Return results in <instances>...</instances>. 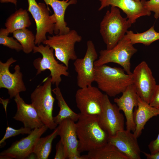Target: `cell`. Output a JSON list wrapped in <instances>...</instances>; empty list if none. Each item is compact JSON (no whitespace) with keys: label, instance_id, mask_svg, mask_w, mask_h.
Wrapping results in <instances>:
<instances>
[{"label":"cell","instance_id":"ba28073f","mask_svg":"<svg viewBox=\"0 0 159 159\" xmlns=\"http://www.w3.org/2000/svg\"><path fill=\"white\" fill-rule=\"evenodd\" d=\"M28 11L31 14L36 26L35 44H41L47 39L46 35L54 33L56 18L54 14L50 15V10L46 4L36 0H27Z\"/></svg>","mask_w":159,"mask_h":159},{"label":"cell","instance_id":"2e32d148","mask_svg":"<svg viewBox=\"0 0 159 159\" xmlns=\"http://www.w3.org/2000/svg\"><path fill=\"white\" fill-rule=\"evenodd\" d=\"M100 6L98 9L101 11L109 6L117 7L121 9L126 15V17L132 24L140 17L149 16L151 12L145 5L146 0H99Z\"/></svg>","mask_w":159,"mask_h":159},{"label":"cell","instance_id":"d6986e66","mask_svg":"<svg viewBox=\"0 0 159 159\" xmlns=\"http://www.w3.org/2000/svg\"><path fill=\"white\" fill-rule=\"evenodd\" d=\"M14 100L17 109L13 117L14 119L21 122L24 127L31 130L41 127L44 125L32 104L26 103L20 97L19 93L15 96Z\"/></svg>","mask_w":159,"mask_h":159},{"label":"cell","instance_id":"f546056e","mask_svg":"<svg viewBox=\"0 0 159 159\" xmlns=\"http://www.w3.org/2000/svg\"><path fill=\"white\" fill-rule=\"evenodd\" d=\"M145 5L148 10L154 13V17L155 19L159 17V0L146 1Z\"/></svg>","mask_w":159,"mask_h":159},{"label":"cell","instance_id":"6da1fadb","mask_svg":"<svg viewBox=\"0 0 159 159\" xmlns=\"http://www.w3.org/2000/svg\"><path fill=\"white\" fill-rule=\"evenodd\" d=\"M79 114L76 123L79 152H89L106 144L109 136L100 125L98 116Z\"/></svg>","mask_w":159,"mask_h":159},{"label":"cell","instance_id":"1f68e13d","mask_svg":"<svg viewBox=\"0 0 159 159\" xmlns=\"http://www.w3.org/2000/svg\"><path fill=\"white\" fill-rule=\"evenodd\" d=\"M56 153L54 159H66L63 145L60 140L56 145Z\"/></svg>","mask_w":159,"mask_h":159},{"label":"cell","instance_id":"f1b7e54d","mask_svg":"<svg viewBox=\"0 0 159 159\" xmlns=\"http://www.w3.org/2000/svg\"><path fill=\"white\" fill-rule=\"evenodd\" d=\"M31 129L29 128L21 127L19 129H15L8 126L6 128L5 133L2 139L0 141V145L1 146L4 144L5 141L7 139L14 137L20 134H29L31 132Z\"/></svg>","mask_w":159,"mask_h":159},{"label":"cell","instance_id":"d590c367","mask_svg":"<svg viewBox=\"0 0 159 159\" xmlns=\"http://www.w3.org/2000/svg\"><path fill=\"white\" fill-rule=\"evenodd\" d=\"M0 2L1 3H11L14 4L16 6L17 0H0Z\"/></svg>","mask_w":159,"mask_h":159},{"label":"cell","instance_id":"e0dca14e","mask_svg":"<svg viewBox=\"0 0 159 159\" xmlns=\"http://www.w3.org/2000/svg\"><path fill=\"white\" fill-rule=\"evenodd\" d=\"M137 138L133 133L124 129L109 137L108 143L115 146L128 159H140L141 151Z\"/></svg>","mask_w":159,"mask_h":159},{"label":"cell","instance_id":"d6a6232c","mask_svg":"<svg viewBox=\"0 0 159 159\" xmlns=\"http://www.w3.org/2000/svg\"><path fill=\"white\" fill-rule=\"evenodd\" d=\"M148 147L150 153L159 151V132L156 139L149 144Z\"/></svg>","mask_w":159,"mask_h":159},{"label":"cell","instance_id":"44dd1931","mask_svg":"<svg viewBox=\"0 0 159 159\" xmlns=\"http://www.w3.org/2000/svg\"><path fill=\"white\" fill-rule=\"evenodd\" d=\"M48 6H50L53 10L56 17L54 33L55 34L67 33L70 31L67 26L64 19L66 10L70 5L76 4L77 0H43Z\"/></svg>","mask_w":159,"mask_h":159},{"label":"cell","instance_id":"8d00e7d4","mask_svg":"<svg viewBox=\"0 0 159 159\" xmlns=\"http://www.w3.org/2000/svg\"><path fill=\"white\" fill-rule=\"evenodd\" d=\"M137 0V1H140V0Z\"/></svg>","mask_w":159,"mask_h":159},{"label":"cell","instance_id":"74e56055","mask_svg":"<svg viewBox=\"0 0 159 159\" xmlns=\"http://www.w3.org/2000/svg\"></svg>","mask_w":159,"mask_h":159},{"label":"cell","instance_id":"4dcf8cb0","mask_svg":"<svg viewBox=\"0 0 159 159\" xmlns=\"http://www.w3.org/2000/svg\"><path fill=\"white\" fill-rule=\"evenodd\" d=\"M149 104L153 107L159 109V84L157 85Z\"/></svg>","mask_w":159,"mask_h":159},{"label":"cell","instance_id":"4fadbf2b","mask_svg":"<svg viewBox=\"0 0 159 159\" xmlns=\"http://www.w3.org/2000/svg\"><path fill=\"white\" fill-rule=\"evenodd\" d=\"M16 61V60L12 57L5 62L0 61V88L7 90L10 99L26 90L19 65L17 64L15 66L14 73H11L9 71L10 66Z\"/></svg>","mask_w":159,"mask_h":159},{"label":"cell","instance_id":"e575fe53","mask_svg":"<svg viewBox=\"0 0 159 159\" xmlns=\"http://www.w3.org/2000/svg\"><path fill=\"white\" fill-rule=\"evenodd\" d=\"M9 99H3L0 98V103L3 104V107L5 110L6 115H7L6 108L7 105L9 103Z\"/></svg>","mask_w":159,"mask_h":159},{"label":"cell","instance_id":"7a4b0ae2","mask_svg":"<svg viewBox=\"0 0 159 159\" xmlns=\"http://www.w3.org/2000/svg\"><path fill=\"white\" fill-rule=\"evenodd\" d=\"M125 72L123 68L106 64L95 66L94 82L100 90L108 96L115 97L133 84L132 74Z\"/></svg>","mask_w":159,"mask_h":159},{"label":"cell","instance_id":"4316f807","mask_svg":"<svg viewBox=\"0 0 159 159\" xmlns=\"http://www.w3.org/2000/svg\"><path fill=\"white\" fill-rule=\"evenodd\" d=\"M13 37L20 43L22 51L26 54L33 51L35 46V35L27 28L18 29L13 33Z\"/></svg>","mask_w":159,"mask_h":159},{"label":"cell","instance_id":"277c9868","mask_svg":"<svg viewBox=\"0 0 159 159\" xmlns=\"http://www.w3.org/2000/svg\"><path fill=\"white\" fill-rule=\"evenodd\" d=\"M42 82L43 84L38 85L31 93V104L44 125L51 130H54L57 125L52 116L55 99L52 93L51 77L45 78Z\"/></svg>","mask_w":159,"mask_h":159},{"label":"cell","instance_id":"52a82bcc","mask_svg":"<svg viewBox=\"0 0 159 159\" xmlns=\"http://www.w3.org/2000/svg\"><path fill=\"white\" fill-rule=\"evenodd\" d=\"M137 49L124 37L112 48L102 50L98 59L95 62V66L113 63L120 65L127 74H131L130 59Z\"/></svg>","mask_w":159,"mask_h":159},{"label":"cell","instance_id":"603a6c76","mask_svg":"<svg viewBox=\"0 0 159 159\" xmlns=\"http://www.w3.org/2000/svg\"><path fill=\"white\" fill-rule=\"evenodd\" d=\"M84 159H128L113 145L107 143L98 148L82 155Z\"/></svg>","mask_w":159,"mask_h":159},{"label":"cell","instance_id":"ac0fdd59","mask_svg":"<svg viewBox=\"0 0 159 159\" xmlns=\"http://www.w3.org/2000/svg\"><path fill=\"white\" fill-rule=\"evenodd\" d=\"M119 97L115 98L114 102L120 110L123 112L126 118V130L133 132L135 129L133 119V109L138 106V96L133 84L129 86Z\"/></svg>","mask_w":159,"mask_h":159},{"label":"cell","instance_id":"cb8c5ba5","mask_svg":"<svg viewBox=\"0 0 159 159\" xmlns=\"http://www.w3.org/2000/svg\"><path fill=\"white\" fill-rule=\"evenodd\" d=\"M57 101V104L59 108L58 114L53 117L54 122L58 125L66 119H70L74 122L77 121L80 114L73 111L68 106L65 100L60 89L59 87H56L52 90Z\"/></svg>","mask_w":159,"mask_h":159},{"label":"cell","instance_id":"8fae6325","mask_svg":"<svg viewBox=\"0 0 159 159\" xmlns=\"http://www.w3.org/2000/svg\"><path fill=\"white\" fill-rule=\"evenodd\" d=\"M97 116L100 125L109 137L124 129L123 115L116 104L111 102L109 96L106 94H104L103 98L101 112Z\"/></svg>","mask_w":159,"mask_h":159},{"label":"cell","instance_id":"d4e9b609","mask_svg":"<svg viewBox=\"0 0 159 159\" xmlns=\"http://www.w3.org/2000/svg\"><path fill=\"white\" fill-rule=\"evenodd\" d=\"M58 135V128L57 127L50 134L38 139L33 151L37 159L48 158L51 151L52 142Z\"/></svg>","mask_w":159,"mask_h":159},{"label":"cell","instance_id":"7402d4cb","mask_svg":"<svg viewBox=\"0 0 159 159\" xmlns=\"http://www.w3.org/2000/svg\"><path fill=\"white\" fill-rule=\"evenodd\" d=\"M31 24L28 11L20 8L8 17L5 26L9 34L18 29L29 27Z\"/></svg>","mask_w":159,"mask_h":159},{"label":"cell","instance_id":"484cf974","mask_svg":"<svg viewBox=\"0 0 159 159\" xmlns=\"http://www.w3.org/2000/svg\"><path fill=\"white\" fill-rule=\"evenodd\" d=\"M124 37L133 45L140 43L149 46L159 40V32L155 30L153 26L146 31L141 33L135 34L132 31H127Z\"/></svg>","mask_w":159,"mask_h":159},{"label":"cell","instance_id":"836d02e7","mask_svg":"<svg viewBox=\"0 0 159 159\" xmlns=\"http://www.w3.org/2000/svg\"><path fill=\"white\" fill-rule=\"evenodd\" d=\"M142 153L147 159H159V151L150 153L144 152Z\"/></svg>","mask_w":159,"mask_h":159},{"label":"cell","instance_id":"ffe728a7","mask_svg":"<svg viewBox=\"0 0 159 159\" xmlns=\"http://www.w3.org/2000/svg\"><path fill=\"white\" fill-rule=\"evenodd\" d=\"M159 115V109L153 107L138 96V106L133 112L135 129L133 132L138 138L141 135L146 122L153 117Z\"/></svg>","mask_w":159,"mask_h":159},{"label":"cell","instance_id":"9a60e30c","mask_svg":"<svg viewBox=\"0 0 159 159\" xmlns=\"http://www.w3.org/2000/svg\"><path fill=\"white\" fill-rule=\"evenodd\" d=\"M58 134L64 148L66 159H83L78 150V140L75 122L66 119L58 125Z\"/></svg>","mask_w":159,"mask_h":159},{"label":"cell","instance_id":"30bf717a","mask_svg":"<svg viewBox=\"0 0 159 159\" xmlns=\"http://www.w3.org/2000/svg\"><path fill=\"white\" fill-rule=\"evenodd\" d=\"M48 129L45 125L35 128L26 137L14 142L11 146L0 153V159H24L33 153L35 144L38 139Z\"/></svg>","mask_w":159,"mask_h":159},{"label":"cell","instance_id":"5b68a950","mask_svg":"<svg viewBox=\"0 0 159 159\" xmlns=\"http://www.w3.org/2000/svg\"><path fill=\"white\" fill-rule=\"evenodd\" d=\"M82 39V37L73 29L66 34L48 36L42 43L52 48L57 59L68 67L69 61L77 58L75 45Z\"/></svg>","mask_w":159,"mask_h":159},{"label":"cell","instance_id":"f35d334b","mask_svg":"<svg viewBox=\"0 0 159 159\" xmlns=\"http://www.w3.org/2000/svg\"></svg>","mask_w":159,"mask_h":159},{"label":"cell","instance_id":"9c48e42d","mask_svg":"<svg viewBox=\"0 0 159 159\" xmlns=\"http://www.w3.org/2000/svg\"><path fill=\"white\" fill-rule=\"evenodd\" d=\"M87 49L83 58H77L73 63L77 73V83L80 88L92 85L95 77V62L98 55L95 45L91 40L87 42Z\"/></svg>","mask_w":159,"mask_h":159},{"label":"cell","instance_id":"5bb4252c","mask_svg":"<svg viewBox=\"0 0 159 159\" xmlns=\"http://www.w3.org/2000/svg\"><path fill=\"white\" fill-rule=\"evenodd\" d=\"M132 75L133 84L138 95L149 104L157 85L151 70L146 62L143 61L138 65Z\"/></svg>","mask_w":159,"mask_h":159},{"label":"cell","instance_id":"83f0119b","mask_svg":"<svg viewBox=\"0 0 159 159\" xmlns=\"http://www.w3.org/2000/svg\"><path fill=\"white\" fill-rule=\"evenodd\" d=\"M9 33L6 29L1 28L0 30V44L17 52L22 50V47L16 39L13 37L8 36Z\"/></svg>","mask_w":159,"mask_h":159},{"label":"cell","instance_id":"3957f363","mask_svg":"<svg viewBox=\"0 0 159 159\" xmlns=\"http://www.w3.org/2000/svg\"><path fill=\"white\" fill-rule=\"evenodd\" d=\"M132 24L121 15L120 9L111 6L100 23V32L107 49L112 48L124 37Z\"/></svg>","mask_w":159,"mask_h":159},{"label":"cell","instance_id":"7c38bea8","mask_svg":"<svg viewBox=\"0 0 159 159\" xmlns=\"http://www.w3.org/2000/svg\"><path fill=\"white\" fill-rule=\"evenodd\" d=\"M104 94L97 87L92 85L80 88L76 91L75 98L80 113L88 115H99L102 110Z\"/></svg>","mask_w":159,"mask_h":159},{"label":"cell","instance_id":"8992f818","mask_svg":"<svg viewBox=\"0 0 159 159\" xmlns=\"http://www.w3.org/2000/svg\"><path fill=\"white\" fill-rule=\"evenodd\" d=\"M54 49L48 45L44 46L42 44L35 46L33 53H39L42 56V58L39 57L33 61V65L37 70L36 75L48 69L50 73L52 84L59 87L62 81L61 76L68 77V67L63 64H60L55 59Z\"/></svg>","mask_w":159,"mask_h":159}]
</instances>
